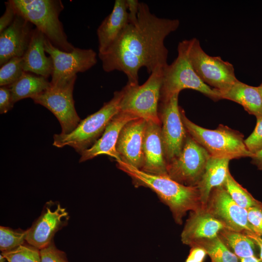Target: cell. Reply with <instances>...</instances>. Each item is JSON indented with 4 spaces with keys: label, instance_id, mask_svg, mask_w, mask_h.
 <instances>
[{
    "label": "cell",
    "instance_id": "1",
    "mask_svg": "<svg viewBox=\"0 0 262 262\" xmlns=\"http://www.w3.org/2000/svg\"><path fill=\"white\" fill-rule=\"evenodd\" d=\"M180 21L157 16L145 2H140L137 20L128 24L115 43L98 54L103 70L124 73L128 83L139 84V71L146 68L150 74L158 66L168 64L165 38L179 28Z\"/></svg>",
    "mask_w": 262,
    "mask_h": 262
},
{
    "label": "cell",
    "instance_id": "2",
    "mask_svg": "<svg viewBox=\"0 0 262 262\" xmlns=\"http://www.w3.org/2000/svg\"><path fill=\"white\" fill-rule=\"evenodd\" d=\"M116 162L118 168L131 178L134 186L148 188L157 194L169 207L177 224H182L188 212L202 207L197 186H185L168 176L148 174L122 161Z\"/></svg>",
    "mask_w": 262,
    "mask_h": 262
},
{
    "label": "cell",
    "instance_id": "3",
    "mask_svg": "<svg viewBox=\"0 0 262 262\" xmlns=\"http://www.w3.org/2000/svg\"><path fill=\"white\" fill-rule=\"evenodd\" d=\"M17 13L41 32L59 49L71 52L75 48L67 39L60 14L64 8L60 0H10Z\"/></svg>",
    "mask_w": 262,
    "mask_h": 262
},
{
    "label": "cell",
    "instance_id": "4",
    "mask_svg": "<svg viewBox=\"0 0 262 262\" xmlns=\"http://www.w3.org/2000/svg\"><path fill=\"white\" fill-rule=\"evenodd\" d=\"M180 113L188 133L207 151L211 157L230 160L253 156L245 145L244 135L239 131L222 124L215 130L207 129L189 120L181 107Z\"/></svg>",
    "mask_w": 262,
    "mask_h": 262
},
{
    "label": "cell",
    "instance_id": "5",
    "mask_svg": "<svg viewBox=\"0 0 262 262\" xmlns=\"http://www.w3.org/2000/svg\"><path fill=\"white\" fill-rule=\"evenodd\" d=\"M123 93V89L115 92L111 99L105 102L97 112L81 120L71 133L54 134L53 145L59 148L71 147L80 154L90 148L101 136L112 118L120 111Z\"/></svg>",
    "mask_w": 262,
    "mask_h": 262
},
{
    "label": "cell",
    "instance_id": "6",
    "mask_svg": "<svg viewBox=\"0 0 262 262\" xmlns=\"http://www.w3.org/2000/svg\"><path fill=\"white\" fill-rule=\"evenodd\" d=\"M164 67L155 68L142 85L127 82L122 88L124 93L120 104V111L147 121L161 122L158 107Z\"/></svg>",
    "mask_w": 262,
    "mask_h": 262
},
{
    "label": "cell",
    "instance_id": "7",
    "mask_svg": "<svg viewBox=\"0 0 262 262\" xmlns=\"http://www.w3.org/2000/svg\"><path fill=\"white\" fill-rule=\"evenodd\" d=\"M180 42L195 72L208 86L218 91H223L238 80L232 64L219 56L207 54L196 38Z\"/></svg>",
    "mask_w": 262,
    "mask_h": 262
},
{
    "label": "cell",
    "instance_id": "8",
    "mask_svg": "<svg viewBox=\"0 0 262 262\" xmlns=\"http://www.w3.org/2000/svg\"><path fill=\"white\" fill-rule=\"evenodd\" d=\"M185 89L196 90L214 101L221 99L218 91L205 83L195 72L180 42L178 55L170 64L163 68L160 101L166 99Z\"/></svg>",
    "mask_w": 262,
    "mask_h": 262
},
{
    "label": "cell",
    "instance_id": "9",
    "mask_svg": "<svg viewBox=\"0 0 262 262\" xmlns=\"http://www.w3.org/2000/svg\"><path fill=\"white\" fill-rule=\"evenodd\" d=\"M210 155L188 133L180 155L167 164L168 176L187 186H197Z\"/></svg>",
    "mask_w": 262,
    "mask_h": 262
},
{
    "label": "cell",
    "instance_id": "10",
    "mask_svg": "<svg viewBox=\"0 0 262 262\" xmlns=\"http://www.w3.org/2000/svg\"><path fill=\"white\" fill-rule=\"evenodd\" d=\"M179 95L176 93L159 104L161 137L167 164L180 155L188 134L181 119Z\"/></svg>",
    "mask_w": 262,
    "mask_h": 262
},
{
    "label": "cell",
    "instance_id": "11",
    "mask_svg": "<svg viewBox=\"0 0 262 262\" xmlns=\"http://www.w3.org/2000/svg\"><path fill=\"white\" fill-rule=\"evenodd\" d=\"M46 52L53 62L52 85L64 84L77 77V73L84 72L97 63V53L91 49L75 48L71 52L59 49L46 37L44 42Z\"/></svg>",
    "mask_w": 262,
    "mask_h": 262
},
{
    "label": "cell",
    "instance_id": "12",
    "mask_svg": "<svg viewBox=\"0 0 262 262\" xmlns=\"http://www.w3.org/2000/svg\"><path fill=\"white\" fill-rule=\"evenodd\" d=\"M77 77L61 85L51 86L32 99L49 110L58 120L62 128L61 133L73 131L81 120L76 111L73 97Z\"/></svg>",
    "mask_w": 262,
    "mask_h": 262
},
{
    "label": "cell",
    "instance_id": "13",
    "mask_svg": "<svg viewBox=\"0 0 262 262\" xmlns=\"http://www.w3.org/2000/svg\"><path fill=\"white\" fill-rule=\"evenodd\" d=\"M206 209L225 229L244 233H253L247 219V210L236 203L223 186L212 190Z\"/></svg>",
    "mask_w": 262,
    "mask_h": 262
},
{
    "label": "cell",
    "instance_id": "14",
    "mask_svg": "<svg viewBox=\"0 0 262 262\" xmlns=\"http://www.w3.org/2000/svg\"><path fill=\"white\" fill-rule=\"evenodd\" d=\"M68 213L59 204L50 202L45 206L40 216L27 230L26 242L41 250L52 242L55 234L68 220Z\"/></svg>",
    "mask_w": 262,
    "mask_h": 262
},
{
    "label": "cell",
    "instance_id": "15",
    "mask_svg": "<svg viewBox=\"0 0 262 262\" xmlns=\"http://www.w3.org/2000/svg\"><path fill=\"white\" fill-rule=\"evenodd\" d=\"M147 121L136 118L121 130L116 145L120 161L141 170L144 164L143 145Z\"/></svg>",
    "mask_w": 262,
    "mask_h": 262
},
{
    "label": "cell",
    "instance_id": "16",
    "mask_svg": "<svg viewBox=\"0 0 262 262\" xmlns=\"http://www.w3.org/2000/svg\"><path fill=\"white\" fill-rule=\"evenodd\" d=\"M33 24L17 13L12 23L0 33V66L14 57H22L30 43Z\"/></svg>",
    "mask_w": 262,
    "mask_h": 262
},
{
    "label": "cell",
    "instance_id": "17",
    "mask_svg": "<svg viewBox=\"0 0 262 262\" xmlns=\"http://www.w3.org/2000/svg\"><path fill=\"white\" fill-rule=\"evenodd\" d=\"M190 212L181 233V240L185 245L193 247L200 241L217 237L225 229L206 208Z\"/></svg>",
    "mask_w": 262,
    "mask_h": 262
},
{
    "label": "cell",
    "instance_id": "18",
    "mask_svg": "<svg viewBox=\"0 0 262 262\" xmlns=\"http://www.w3.org/2000/svg\"><path fill=\"white\" fill-rule=\"evenodd\" d=\"M143 152L144 164L141 170L152 175L168 176L161 137V122L147 121Z\"/></svg>",
    "mask_w": 262,
    "mask_h": 262
},
{
    "label": "cell",
    "instance_id": "19",
    "mask_svg": "<svg viewBox=\"0 0 262 262\" xmlns=\"http://www.w3.org/2000/svg\"><path fill=\"white\" fill-rule=\"evenodd\" d=\"M137 118L133 115L119 111L110 121L103 133L90 148L82 152L79 162H83L98 156L106 155L120 161L116 149L119 133L124 126Z\"/></svg>",
    "mask_w": 262,
    "mask_h": 262
},
{
    "label": "cell",
    "instance_id": "20",
    "mask_svg": "<svg viewBox=\"0 0 262 262\" xmlns=\"http://www.w3.org/2000/svg\"><path fill=\"white\" fill-rule=\"evenodd\" d=\"M128 23V12L125 0H116L112 11L102 21L97 31L98 54L108 49Z\"/></svg>",
    "mask_w": 262,
    "mask_h": 262
},
{
    "label": "cell",
    "instance_id": "21",
    "mask_svg": "<svg viewBox=\"0 0 262 262\" xmlns=\"http://www.w3.org/2000/svg\"><path fill=\"white\" fill-rule=\"evenodd\" d=\"M45 38L41 32L36 28L33 29L30 43L22 59L25 72L48 79L52 73L53 62L50 56L45 55Z\"/></svg>",
    "mask_w": 262,
    "mask_h": 262
},
{
    "label": "cell",
    "instance_id": "22",
    "mask_svg": "<svg viewBox=\"0 0 262 262\" xmlns=\"http://www.w3.org/2000/svg\"><path fill=\"white\" fill-rule=\"evenodd\" d=\"M218 91L221 99H226L239 104L248 113L256 117L262 115V101L258 87L238 80L226 90Z\"/></svg>",
    "mask_w": 262,
    "mask_h": 262
},
{
    "label": "cell",
    "instance_id": "23",
    "mask_svg": "<svg viewBox=\"0 0 262 262\" xmlns=\"http://www.w3.org/2000/svg\"><path fill=\"white\" fill-rule=\"evenodd\" d=\"M229 161L228 159L216 158L210 156L204 173L197 186L203 208H206L212 190L215 187L223 185L229 171Z\"/></svg>",
    "mask_w": 262,
    "mask_h": 262
},
{
    "label": "cell",
    "instance_id": "24",
    "mask_svg": "<svg viewBox=\"0 0 262 262\" xmlns=\"http://www.w3.org/2000/svg\"><path fill=\"white\" fill-rule=\"evenodd\" d=\"M51 86L48 79L25 72L16 82L8 86L14 104L24 98L32 99L42 94Z\"/></svg>",
    "mask_w": 262,
    "mask_h": 262
},
{
    "label": "cell",
    "instance_id": "25",
    "mask_svg": "<svg viewBox=\"0 0 262 262\" xmlns=\"http://www.w3.org/2000/svg\"><path fill=\"white\" fill-rule=\"evenodd\" d=\"M218 236L240 259L254 256L255 244L246 234L224 229L219 232Z\"/></svg>",
    "mask_w": 262,
    "mask_h": 262
},
{
    "label": "cell",
    "instance_id": "26",
    "mask_svg": "<svg viewBox=\"0 0 262 262\" xmlns=\"http://www.w3.org/2000/svg\"><path fill=\"white\" fill-rule=\"evenodd\" d=\"M195 246L204 248L213 262H238L236 255L229 249L218 235L213 239L200 241L194 246Z\"/></svg>",
    "mask_w": 262,
    "mask_h": 262
},
{
    "label": "cell",
    "instance_id": "27",
    "mask_svg": "<svg viewBox=\"0 0 262 262\" xmlns=\"http://www.w3.org/2000/svg\"><path fill=\"white\" fill-rule=\"evenodd\" d=\"M233 201L245 209L260 204L257 200L234 179L229 171L223 185Z\"/></svg>",
    "mask_w": 262,
    "mask_h": 262
},
{
    "label": "cell",
    "instance_id": "28",
    "mask_svg": "<svg viewBox=\"0 0 262 262\" xmlns=\"http://www.w3.org/2000/svg\"><path fill=\"white\" fill-rule=\"evenodd\" d=\"M0 85L8 86L18 80L25 72L22 57H14L0 66Z\"/></svg>",
    "mask_w": 262,
    "mask_h": 262
},
{
    "label": "cell",
    "instance_id": "29",
    "mask_svg": "<svg viewBox=\"0 0 262 262\" xmlns=\"http://www.w3.org/2000/svg\"><path fill=\"white\" fill-rule=\"evenodd\" d=\"M1 254L8 262H40V250L28 244L21 245Z\"/></svg>",
    "mask_w": 262,
    "mask_h": 262
},
{
    "label": "cell",
    "instance_id": "30",
    "mask_svg": "<svg viewBox=\"0 0 262 262\" xmlns=\"http://www.w3.org/2000/svg\"><path fill=\"white\" fill-rule=\"evenodd\" d=\"M26 234L27 230H15L0 226V250L2 252L8 251L24 244L26 242Z\"/></svg>",
    "mask_w": 262,
    "mask_h": 262
},
{
    "label": "cell",
    "instance_id": "31",
    "mask_svg": "<svg viewBox=\"0 0 262 262\" xmlns=\"http://www.w3.org/2000/svg\"><path fill=\"white\" fill-rule=\"evenodd\" d=\"M256 118L257 122L254 131L245 139L246 147L253 154L262 150V115Z\"/></svg>",
    "mask_w": 262,
    "mask_h": 262
},
{
    "label": "cell",
    "instance_id": "32",
    "mask_svg": "<svg viewBox=\"0 0 262 262\" xmlns=\"http://www.w3.org/2000/svg\"><path fill=\"white\" fill-rule=\"evenodd\" d=\"M40 252V262H68L65 252L58 249L53 242Z\"/></svg>",
    "mask_w": 262,
    "mask_h": 262
},
{
    "label": "cell",
    "instance_id": "33",
    "mask_svg": "<svg viewBox=\"0 0 262 262\" xmlns=\"http://www.w3.org/2000/svg\"><path fill=\"white\" fill-rule=\"evenodd\" d=\"M247 219L253 233L262 236V203L247 209Z\"/></svg>",
    "mask_w": 262,
    "mask_h": 262
},
{
    "label": "cell",
    "instance_id": "34",
    "mask_svg": "<svg viewBox=\"0 0 262 262\" xmlns=\"http://www.w3.org/2000/svg\"><path fill=\"white\" fill-rule=\"evenodd\" d=\"M5 11L0 18V33L8 27L14 20L17 12L10 0L5 2Z\"/></svg>",
    "mask_w": 262,
    "mask_h": 262
},
{
    "label": "cell",
    "instance_id": "35",
    "mask_svg": "<svg viewBox=\"0 0 262 262\" xmlns=\"http://www.w3.org/2000/svg\"><path fill=\"white\" fill-rule=\"evenodd\" d=\"M9 86L0 88V113L3 114L10 111L14 106Z\"/></svg>",
    "mask_w": 262,
    "mask_h": 262
},
{
    "label": "cell",
    "instance_id": "36",
    "mask_svg": "<svg viewBox=\"0 0 262 262\" xmlns=\"http://www.w3.org/2000/svg\"><path fill=\"white\" fill-rule=\"evenodd\" d=\"M128 12L129 23H135L137 20L140 2L137 0H125Z\"/></svg>",
    "mask_w": 262,
    "mask_h": 262
},
{
    "label": "cell",
    "instance_id": "37",
    "mask_svg": "<svg viewBox=\"0 0 262 262\" xmlns=\"http://www.w3.org/2000/svg\"><path fill=\"white\" fill-rule=\"evenodd\" d=\"M206 254V251L202 247L197 246L192 247L185 262H203Z\"/></svg>",
    "mask_w": 262,
    "mask_h": 262
},
{
    "label": "cell",
    "instance_id": "38",
    "mask_svg": "<svg viewBox=\"0 0 262 262\" xmlns=\"http://www.w3.org/2000/svg\"><path fill=\"white\" fill-rule=\"evenodd\" d=\"M245 234L250 238L260 248V258L262 262V238L253 232H246Z\"/></svg>",
    "mask_w": 262,
    "mask_h": 262
},
{
    "label": "cell",
    "instance_id": "39",
    "mask_svg": "<svg viewBox=\"0 0 262 262\" xmlns=\"http://www.w3.org/2000/svg\"><path fill=\"white\" fill-rule=\"evenodd\" d=\"M251 158V163L262 171V150L254 154Z\"/></svg>",
    "mask_w": 262,
    "mask_h": 262
},
{
    "label": "cell",
    "instance_id": "40",
    "mask_svg": "<svg viewBox=\"0 0 262 262\" xmlns=\"http://www.w3.org/2000/svg\"><path fill=\"white\" fill-rule=\"evenodd\" d=\"M241 262H262L255 256L240 259Z\"/></svg>",
    "mask_w": 262,
    "mask_h": 262
},
{
    "label": "cell",
    "instance_id": "41",
    "mask_svg": "<svg viewBox=\"0 0 262 262\" xmlns=\"http://www.w3.org/2000/svg\"><path fill=\"white\" fill-rule=\"evenodd\" d=\"M257 87H258L259 93L260 94L261 98H262V82L261 83V84L259 86Z\"/></svg>",
    "mask_w": 262,
    "mask_h": 262
},
{
    "label": "cell",
    "instance_id": "42",
    "mask_svg": "<svg viewBox=\"0 0 262 262\" xmlns=\"http://www.w3.org/2000/svg\"><path fill=\"white\" fill-rule=\"evenodd\" d=\"M6 260L5 258L1 254L0 255V262H5Z\"/></svg>",
    "mask_w": 262,
    "mask_h": 262
}]
</instances>
